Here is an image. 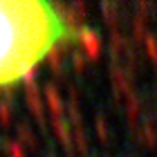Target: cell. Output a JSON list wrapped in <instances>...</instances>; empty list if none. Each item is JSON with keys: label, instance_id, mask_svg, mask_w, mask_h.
I'll return each mask as SVG.
<instances>
[{"label": "cell", "instance_id": "obj_1", "mask_svg": "<svg viewBox=\"0 0 157 157\" xmlns=\"http://www.w3.org/2000/svg\"><path fill=\"white\" fill-rule=\"evenodd\" d=\"M76 38V27L43 0H0V88L16 85L59 45Z\"/></svg>", "mask_w": 157, "mask_h": 157}]
</instances>
